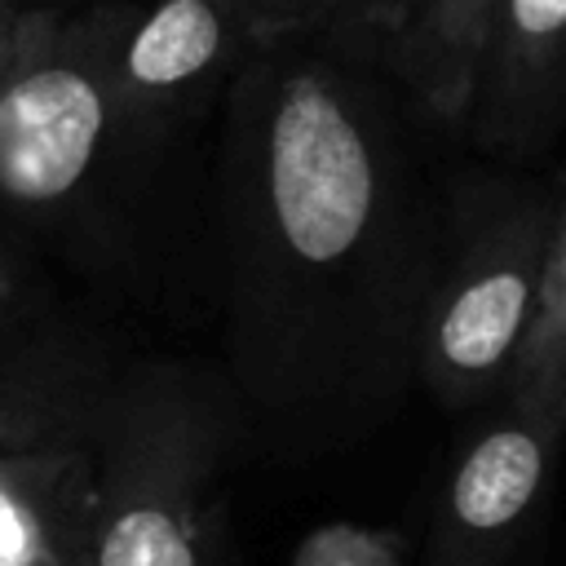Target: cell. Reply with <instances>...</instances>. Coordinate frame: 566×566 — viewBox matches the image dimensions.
Listing matches in <instances>:
<instances>
[{
	"mask_svg": "<svg viewBox=\"0 0 566 566\" xmlns=\"http://www.w3.org/2000/svg\"><path fill=\"white\" fill-rule=\"evenodd\" d=\"M566 111V0H495L469 137L500 159H535Z\"/></svg>",
	"mask_w": 566,
	"mask_h": 566,
	"instance_id": "ba28073f",
	"label": "cell"
},
{
	"mask_svg": "<svg viewBox=\"0 0 566 566\" xmlns=\"http://www.w3.org/2000/svg\"><path fill=\"white\" fill-rule=\"evenodd\" d=\"M553 451L539 424L500 402L442 478L424 566H504L544 495Z\"/></svg>",
	"mask_w": 566,
	"mask_h": 566,
	"instance_id": "8992f818",
	"label": "cell"
},
{
	"mask_svg": "<svg viewBox=\"0 0 566 566\" xmlns=\"http://www.w3.org/2000/svg\"><path fill=\"white\" fill-rule=\"evenodd\" d=\"M128 142L142 137L115 115L97 49V4L22 9L0 75V203L53 212Z\"/></svg>",
	"mask_w": 566,
	"mask_h": 566,
	"instance_id": "277c9868",
	"label": "cell"
},
{
	"mask_svg": "<svg viewBox=\"0 0 566 566\" xmlns=\"http://www.w3.org/2000/svg\"><path fill=\"white\" fill-rule=\"evenodd\" d=\"M566 203L522 186H478L447 226V256L416 349V380L447 407L504 394L548 226Z\"/></svg>",
	"mask_w": 566,
	"mask_h": 566,
	"instance_id": "3957f363",
	"label": "cell"
},
{
	"mask_svg": "<svg viewBox=\"0 0 566 566\" xmlns=\"http://www.w3.org/2000/svg\"><path fill=\"white\" fill-rule=\"evenodd\" d=\"M495 0H389L371 22L376 57L416 119L464 128Z\"/></svg>",
	"mask_w": 566,
	"mask_h": 566,
	"instance_id": "9c48e42d",
	"label": "cell"
},
{
	"mask_svg": "<svg viewBox=\"0 0 566 566\" xmlns=\"http://www.w3.org/2000/svg\"><path fill=\"white\" fill-rule=\"evenodd\" d=\"M102 398L0 455V566H93Z\"/></svg>",
	"mask_w": 566,
	"mask_h": 566,
	"instance_id": "52a82bcc",
	"label": "cell"
},
{
	"mask_svg": "<svg viewBox=\"0 0 566 566\" xmlns=\"http://www.w3.org/2000/svg\"><path fill=\"white\" fill-rule=\"evenodd\" d=\"M18 18H22V9H18L13 0H0V75H4V66H9V53H13Z\"/></svg>",
	"mask_w": 566,
	"mask_h": 566,
	"instance_id": "4fadbf2b",
	"label": "cell"
},
{
	"mask_svg": "<svg viewBox=\"0 0 566 566\" xmlns=\"http://www.w3.org/2000/svg\"><path fill=\"white\" fill-rule=\"evenodd\" d=\"M9 296H13V270H9V261H4V252H0V314H4Z\"/></svg>",
	"mask_w": 566,
	"mask_h": 566,
	"instance_id": "5bb4252c",
	"label": "cell"
},
{
	"mask_svg": "<svg viewBox=\"0 0 566 566\" xmlns=\"http://www.w3.org/2000/svg\"><path fill=\"white\" fill-rule=\"evenodd\" d=\"M252 44L287 35H323L371 27L389 0H239Z\"/></svg>",
	"mask_w": 566,
	"mask_h": 566,
	"instance_id": "8fae6325",
	"label": "cell"
},
{
	"mask_svg": "<svg viewBox=\"0 0 566 566\" xmlns=\"http://www.w3.org/2000/svg\"><path fill=\"white\" fill-rule=\"evenodd\" d=\"M500 402L526 416L531 424H539L553 442H562V424H566V208L548 226L535 301H531L522 340L513 349Z\"/></svg>",
	"mask_w": 566,
	"mask_h": 566,
	"instance_id": "30bf717a",
	"label": "cell"
},
{
	"mask_svg": "<svg viewBox=\"0 0 566 566\" xmlns=\"http://www.w3.org/2000/svg\"><path fill=\"white\" fill-rule=\"evenodd\" d=\"M371 27L261 40L226 80L230 398L274 438L340 442L416 385L447 256Z\"/></svg>",
	"mask_w": 566,
	"mask_h": 566,
	"instance_id": "6da1fadb",
	"label": "cell"
},
{
	"mask_svg": "<svg viewBox=\"0 0 566 566\" xmlns=\"http://www.w3.org/2000/svg\"><path fill=\"white\" fill-rule=\"evenodd\" d=\"M97 49L119 124L150 137L208 102L252 49L239 0L97 4Z\"/></svg>",
	"mask_w": 566,
	"mask_h": 566,
	"instance_id": "5b68a950",
	"label": "cell"
},
{
	"mask_svg": "<svg viewBox=\"0 0 566 566\" xmlns=\"http://www.w3.org/2000/svg\"><path fill=\"white\" fill-rule=\"evenodd\" d=\"M239 420L230 389L181 363L106 385L93 566H230L217 478Z\"/></svg>",
	"mask_w": 566,
	"mask_h": 566,
	"instance_id": "7a4b0ae2",
	"label": "cell"
},
{
	"mask_svg": "<svg viewBox=\"0 0 566 566\" xmlns=\"http://www.w3.org/2000/svg\"><path fill=\"white\" fill-rule=\"evenodd\" d=\"M296 566H402L398 548L363 526H327L305 539L296 553Z\"/></svg>",
	"mask_w": 566,
	"mask_h": 566,
	"instance_id": "7c38bea8",
	"label": "cell"
}]
</instances>
